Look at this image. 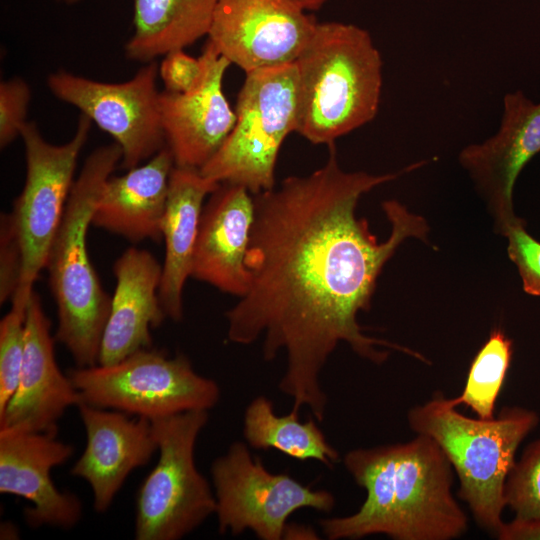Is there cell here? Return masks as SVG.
Instances as JSON below:
<instances>
[{
    "mask_svg": "<svg viewBox=\"0 0 540 540\" xmlns=\"http://www.w3.org/2000/svg\"><path fill=\"white\" fill-rule=\"evenodd\" d=\"M540 152V102L521 90L503 98L495 134L464 147L458 156L490 213L495 231L504 235L520 220L514 212L515 183L524 167Z\"/></svg>",
    "mask_w": 540,
    "mask_h": 540,
    "instance_id": "13",
    "label": "cell"
},
{
    "mask_svg": "<svg viewBox=\"0 0 540 540\" xmlns=\"http://www.w3.org/2000/svg\"><path fill=\"white\" fill-rule=\"evenodd\" d=\"M295 132L313 144L334 142L377 115L383 61L369 32L343 22H318L295 61Z\"/></svg>",
    "mask_w": 540,
    "mask_h": 540,
    "instance_id": "3",
    "label": "cell"
},
{
    "mask_svg": "<svg viewBox=\"0 0 540 540\" xmlns=\"http://www.w3.org/2000/svg\"><path fill=\"white\" fill-rule=\"evenodd\" d=\"M86 447L71 474L84 479L93 493L98 513L109 509L128 475L146 465L157 448L151 420L80 402Z\"/></svg>",
    "mask_w": 540,
    "mask_h": 540,
    "instance_id": "17",
    "label": "cell"
},
{
    "mask_svg": "<svg viewBox=\"0 0 540 540\" xmlns=\"http://www.w3.org/2000/svg\"><path fill=\"white\" fill-rule=\"evenodd\" d=\"M32 91L21 77L0 83V147L3 149L20 136L27 122Z\"/></svg>",
    "mask_w": 540,
    "mask_h": 540,
    "instance_id": "28",
    "label": "cell"
},
{
    "mask_svg": "<svg viewBox=\"0 0 540 540\" xmlns=\"http://www.w3.org/2000/svg\"><path fill=\"white\" fill-rule=\"evenodd\" d=\"M317 23L295 0H218L208 41L248 73L294 63Z\"/></svg>",
    "mask_w": 540,
    "mask_h": 540,
    "instance_id": "12",
    "label": "cell"
},
{
    "mask_svg": "<svg viewBox=\"0 0 540 540\" xmlns=\"http://www.w3.org/2000/svg\"><path fill=\"white\" fill-rule=\"evenodd\" d=\"M298 411L277 415L270 399L254 398L246 407L243 435L251 448L277 450L297 460H315L332 468L340 461L338 451L328 442L313 419L299 420Z\"/></svg>",
    "mask_w": 540,
    "mask_h": 540,
    "instance_id": "23",
    "label": "cell"
},
{
    "mask_svg": "<svg viewBox=\"0 0 540 540\" xmlns=\"http://www.w3.org/2000/svg\"><path fill=\"white\" fill-rule=\"evenodd\" d=\"M496 538L499 540H540V518L504 522Z\"/></svg>",
    "mask_w": 540,
    "mask_h": 540,
    "instance_id": "30",
    "label": "cell"
},
{
    "mask_svg": "<svg viewBox=\"0 0 540 540\" xmlns=\"http://www.w3.org/2000/svg\"><path fill=\"white\" fill-rule=\"evenodd\" d=\"M346 171L330 146L325 165L307 176H290L278 188L256 194L246 254L250 284L226 312L227 337L248 345L263 336V358L284 350L287 366L280 391L292 409L309 408L323 421L327 395L321 372L339 343L380 365L390 351L430 364L421 353L365 333L357 320L370 307L378 276L408 238L426 240V220L396 200L382 208L391 225L379 242L366 219L356 216L359 200L375 187L412 172Z\"/></svg>",
    "mask_w": 540,
    "mask_h": 540,
    "instance_id": "1",
    "label": "cell"
},
{
    "mask_svg": "<svg viewBox=\"0 0 540 540\" xmlns=\"http://www.w3.org/2000/svg\"><path fill=\"white\" fill-rule=\"evenodd\" d=\"M26 308L11 305L0 322V413L13 396L24 353Z\"/></svg>",
    "mask_w": 540,
    "mask_h": 540,
    "instance_id": "26",
    "label": "cell"
},
{
    "mask_svg": "<svg viewBox=\"0 0 540 540\" xmlns=\"http://www.w3.org/2000/svg\"><path fill=\"white\" fill-rule=\"evenodd\" d=\"M122 160L117 143L97 147L86 158L69 195L45 268L56 302L55 339L76 367L98 364L111 297L104 291L87 248L88 228L105 181Z\"/></svg>",
    "mask_w": 540,
    "mask_h": 540,
    "instance_id": "4",
    "label": "cell"
},
{
    "mask_svg": "<svg viewBox=\"0 0 540 540\" xmlns=\"http://www.w3.org/2000/svg\"><path fill=\"white\" fill-rule=\"evenodd\" d=\"M56 434L0 428V492L29 501L24 516L33 528L70 529L82 515L79 498L60 491L51 478L52 469L66 462L74 451Z\"/></svg>",
    "mask_w": 540,
    "mask_h": 540,
    "instance_id": "14",
    "label": "cell"
},
{
    "mask_svg": "<svg viewBox=\"0 0 540 540\" xmlns=\"http://www.w3.org/2000/svg\"><path fill=\"white\" fill-rule=\"evenodd\" d=\"M306 11H316L323 7L329 0H295Z\"/></svg>",
    "mask_w": 540,
    "mask_h": 540,
    "instance_id": "31",
    "label": "cell"
},
{
    "mask_svg": "<svg viewBox=\"0 0 540 540\" xmlns=\"http://www.w3.org/2000/svg\"><path fill=\"white\" fill-rule=\"evenodd\" d=\"M156 61L143 64L127 81H97L59 69L47 77V87L59 101L77 108L122 150L126 170L149 160L166 146L161 125Z\"/></svg>",
    "mask_w": 540,
    "mask_h": 540,
    "instance_id": "11",
    "label": "cell"
},
{
    "mask_svg": "<svg viewBox=\"0 0 540 540\" xmlns=\"http://www.w3.org/2000/svg\"><path fill=\"white\" fill-rule=\"evenodd\" d=\"M205 72L187 93L160 92L159 105L165 143L175 166L200 170L219 150L234 127L236 114L223 90L231 63L207 41Z\"/></svg>",
    "mask_w": 540,
    "mask_h": 540,
    "instance_id": "15",
    "label": "cell"
},
{
    "mask_svg": "<svg viewBox=\"0 0 540 540\" xmlns=\"http://www.w3.org/2000/svg\"><path fill=\"white\" fill-rule=\"evenodd\" d=\"M211 477L220 534L250 530L261 540H280L295 511L311 508L329 513L336 504L327 490H313L288 474L268 471L240 441L214 460Z\"/></svg>",
    "mask_w": 540,
    "mask_h": 540,
    "instance_id": "10",
    "label": "cell"
},
{
    "mask_svg": "<svg viewBox=\"0 0 540 540\" xmlns=\"http://www.w3.org/2000/svg\"><path fill=\"white\" fill-rule=\"evenodd\" d=\"M297 108L295 62L246 73L234 109V127L200 173L254 195L273 189L279 150L296 130Z\"/></svg>",
    "mask_w": 540,
    "mask_h": 540,
    "instance_id": "6",
    "label": "cell"
},
{
    "mask_svg": "<svg viewBox=\"0 0 540 540\" xmlns=\"http://www.w3.org/2000/svg\"><path fill=\"white\" fill-rule=\"evenodd\" d=\"M91 124V120L81 114L73 137L61 145L46 141L35 122L27 121L21 129L25 183L13 202L12 211L2 214L0 223L16 242L22 260L21 280L11 300L13 305L27 307L34 283L46 266Z\"/></svg>",
    "mask_w": 540,
    "mask_h": 540,
    "instance_id": "7",
    "label": "cell"
},
{
    "mask_svg": "<svg viewBox=\"0 0 540 540\" xmlns=\"http://www.w3.org/2000/svg\"><path fill=\"white\" fill-rule=\"evenodd\" d=\"M218 0H133V33L125 56L149 63L208 36Z\"/></svg>",
    "mask_w": 540,
    "mask_h": 540,
    "instance_id": "22",
    "label": "cell"
},
{
    "mask_svg": "<svg viewBox=\"0 0 540 540\" xmlns=\"http://www.w3.org/2000/svg\"><path fill=\"white\" fill-rule=\"evenodd\" d=\"M50 320L35 291L25 315L24 353L17 388L0 413V428L57 432V422L81 402L70 377L57 365Z\"/></svg>",
    "mask_w": 540,
    "mask_h": 540,
    "instance_id": "16",
    "label": "cell"
},
{
    "mask_svg": "<svg viewBox=\"0 0 540 540\" xmlns=\"http://www.w3.org/2000/svg\"><path fill=\"white\" fill-rule=\"evenodd\" d=\"M116 279L98 364H115L152 347L151 330L167 317L159 298L162 265L147 250L130 247L115 261Z\"/></svg>",
    "mask_w": 540,
    "mask_h": 540,
    "instance_id": "19",
    "label": "cell"
},
{
    "mask_svg": "<svg viewBox=\"0 0 540 540\" xmlns=\"http://www.w3.org/2000/svg\"><path fill=\"white\" fill-rule=\"evenodd\" d=\"M81 402L149 420L213 408L220 388L198 374L187 357L145 348L112 365L76 367L68 372Z\"/></svg>",
    "mask_w": 540,
    "mask_h": 540,
    "instance_id": "9",
    "label": "cell"
},
{
    "mask_svg": "<svg viewBox=\"0 0 540 540\" xmlns=\"http://www.w3.org/2000/svg\"><path fill=\"white\" fill-rule=\"evenodd\" d=\"M52 1L62 3V4H65V5H75V4L79 3L82 0H52Z\"/></svg>",
    "mask_w": 540,
    "mask_h": 540,
    "instance_id": "32",
    "label": "cell"
},
{
    "mask_svg": "<svg viewBox=\"0 0 540 540\" xmlns=\"http://www.w3.org/2000/svg\"><path fill=\"white\" fill-rule=\"evenodd\" d=\"M254 198L239 185L222 183L203 208L191 276L243 296L250 284L246 266L254 221Z\"/></svg>",
    "mask_w": 540,
    "mask_h": 540,
    "instance_id": "18",
    "label": "cell"
},
{
    "mask_svg": "<svg viewBox=\"0 0 540 540\" xmlns=\"http://www.w3.org/2000/svg\"><path fill=\"white\" fill-rule=\"evenodd\" d=\"M219 186L196 169L175 166L171 172L162 222L165 258L159 298L166 316L173 321L183 318V288L191 276L205 197Z\"/></svg>",
    "mask_w": 540,
    "mask_h": 540,
    "instance_id": "21",
    "label": "cell"
},
{
    "mask_svg": "<svg viewBox=\"0 0 540 540\" xmlns=\"http://www.w3.org/2000/svg\"><path fill=\"white\" fill-rule=\"evenodd\" d=\"M343 463L366 498L353 514L320 519L329 540L383 534L395 540H451L468 529L452 493L453 467L431 437L356 448Z\"/></svg>",
    "mask_w": 540,
    "mask_h": 540,
    "instance_id": "2",
    "label": "cell"
},
{
    "mask_svg": "<svg viewBox=\"0 0 540 540\" xmlns=\"http://www.w3.org/2000/svg\"><path fill=\"white\" fill-rule=\"evenodd\" d=\"M525 225L520 219L503 236L508 240V256L517 267L524 291L540 297V242L527 232Z\"/></svg>",
    "mask_w": 540,
    "mask_h": 540,
    "instance_id": "27",
    "label": "cell"
},
{
    "mask_svg": "<svg viewBox=\"0 0 540 540\" xmlns=\"http://www.w3.org/2000/svg\"><path fill=\"white\" fill-rule=\"evenodd\" d=\"M208 411L192 410L151 420L159 459L140 486L137 540H178L215 514L216 499L194 460Z\"/></svg>",
    "mask_w": 540,
    "mask_h": 540,
    "instance_id": "8",
    "label": "cell"
},
{
    "mask_svg": "<svg viewBox=\"0 0 540 540\" xmlns=\"http://www.w3.org/2000/svg\"><path fill=\"white\" fill-rule=\"evenodd\" d=\"M512 353V340L501 328H494L470 364L462 393L450 398L452 404L467 406L478 418H494Z\"/></svg>",
    "mask_w": 540,
    "mask_h": 540,
    "instance_id": "24",
    "label": "cell"
},
{
    "mask_svg": "<svg viewBox=\"0 0 540 540\" xmlns=\"http://www.w3.org/2000/svg\"><path fill=\"white\" fill-rule=\"evenodd\" d=\"M412 431L441 447L459 480V497L476 523L496 536L504 521V485L522 440L537 426L538 414L523 407H504L492 419L460 413L440 392L407 413Z\"/></svg>",
    "mask_w": 540,
    "mask_h": 540,
    "instance_id": "5",
    "label": "cell"
},
{
    "mask_svg": "<svg viewBox=\"0 0 540 540\" xmlns=\"http://www.w3.org/2000/svg\"><path fill=\"white\" fill-rule=\"evenodd\" d=\"M504 502L518 519L540 518V439L525 447L504 485Z\"/></svg>",
    "mask_w": 540,
    "mask_h": 540,
    "instance_id": "25",
    "label": "cell"
},
{
    "mask_svg": "<svg viewBox=\"0 0 540 540\" xmlns=\"http://www.w3.org/2000/svg\"><path fill=\"white\" fill-rule=\"evenodd\" d=\"M175 167L167 146L145 164L110 176L104 183L92 216V225L130 242L160 241L170 175Z\"/></svg>",
    "mask_w": 540,
    "mask_h": 540,
    "instance_id": "20",
    "label": "cell"
},
{
    "mask_svg": "<svg viewBox=\"0 0 540 540\" xmlns=\"http://www.w3.org/2000/svg\"><path fill=\"white\" fill-rule=\"evenodd\" d=\"M205 61L202 55L194 58L184 49L173 50L164 55L159 65V77L166 91L187 93L196 88L203 79Z\"/></svg>",
    "mask_w": 540,
    "mask_h": 540,
    "instance_id": "29",
    "label": "cell"
}]
</instances>
